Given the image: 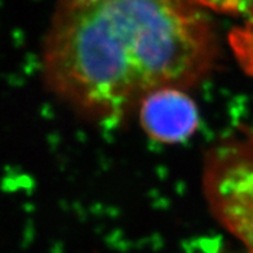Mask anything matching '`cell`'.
<instances>
[{"instance_id": "1", "label": "cell", "mask_w": 253, "mask_h": 253, "mask_svg": "<svg viewBox=\"0 0 253 253\" xmlns=\"http://www.w3.org/2000/svg\"><path fill=\"white\" fill-rule=\"evenodd\" d=\"M213 31L187 0H63L43 74L57 97L96 122H119L154 90L189 89L216 65Z\"/></svg>"}, {"instance_id": "2", "label": "cell", "mask_w": 253, "mask_h": 253, "mask_svg": "<svg viewBox=\"0 0 253 253\" xmlns=\"http://www.w3.org/2000/svg\"><path fill=\"white\" fill-rule=\"evenodd\" d=\"M202 186L211 213L253 253V133L214 151L204 167Z\"/></svg>"}, {"instance_id": "3", "label": "cell", "mask_w": 253, "mask_h": 253, "mask_svg": "<svg viewBox=\"0 0 253 253\" xmlns=\"http://www.w3.org/2000/svg\"><path fill=\"white\" fill-rule=\"evenodd\" d=\"M138 117L147 136L162 143L183 142L199 128L197 103L180 88L154 90L140 103Z\"/></svg>"}, {"instance_id": "4", "label": "cell", "mask_w": 253, "mask_h": 253, "mask_svg": "<svg viewBox=\"0 0 253 253\" xmlns=\"http://www.w3.org/2000/svg\"><path fill=\"white\" fill-rule=\"evenodd\" d=\"M193 5L208 8L220 13L247 14L253 12V0H187Z\"/></svg>"}]
</instances>
